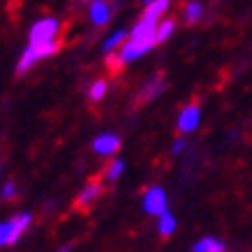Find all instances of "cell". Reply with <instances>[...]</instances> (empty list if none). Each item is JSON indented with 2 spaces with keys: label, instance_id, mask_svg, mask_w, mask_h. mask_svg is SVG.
Listing matches in <instances>:
<instances>
[{
  "label": "cell",
  "instance_id": "cell-1",
  "mask_svg": "<svg viewBox=\"0 0 252 252\" xmlns=\"http://www.w3.org/2000/svg\"><path fill=\"white\" fill-rule=\"evenodd\" d=\"M31 222H32V215L28 211H21V213H16L0 222V248L14 245L26 234V229L31 227Z\"/></svg>",
  "mask_w": 252,
  "mask_h": 252
},
{
  "label": "cell",
  "instance_id": "cell-2",
  "mask_svg": "<svg viewBox=\"0 0 252 252\" xmlns=\"http://www.w3.org/2000/svg\"><path fill=\"white\" fill-rule=\"evenodd\" d=\"M58 39L56 42H44V44H32V42H28V46L23 49L21 58H19V63H16V72L19 74H26L31 67H35L39 61H44V58H51V56L58 51Z\"/></svg>",
  "mask_w": 252,
  "mask_h": 252
},
{
  "label": "cell",
  "instance_id": "cell-3",
  "mask_svg": "<svg viewBox=\"0 0 252 252\" xmlns=\"http://www.w3.org/2000/svg\"><path fill=\"white\" fill-rule=\"evenodd\" d=\"M58 32H61V21L54 19V16H44V19H39V21L32 23L28 42H32V44L56 42V39H58Z\"/></svg>",
  "mask_w": 252,
  "mask_h": 252
},
{
  "label": "cell",
  "instance_id": "cell-4",
  "mask_svg": "<svg viewBox=\"0 0 252 252\" xmlns=\"http://www.w3.org/2000/svg\"><path fill=\"white\" fill-rule=\"evenodd\" d=\"M141 204H144V211H146V213L153 215V218H158V215H162L164 211H169L167 192H164V188H160V185H151V188L144 192Z\"/></svg>",
  "mask_w": 252,
  "mask_h": 252
},
{
  "label": "cell",
  "instance_id": "cell-5",
  "mask_svg": "<svg viewBox=\"0 0 252 252\" xmlns=\"http://www.w3.org/2000/svg\"><path fill=\"white\" fill-rule=\"evenodd\" d=\"M199 123H201V109L199 104H185L181 109V114L176 118V125H178V130L183 132V134H190L199 127Z\"/></svg>",
  "mask_w": 252,
  "mask_h": 252
},
{
  "label": "cell",
  "instance_id": "cell-6",
  "mask_svg": "<svg viewBox=\"0 0 252 252\" xmlns=\"http://www.w3.org/2000/svg\"><path fill=\"white\" fill-rule=\"evenodd\" d=\"M121 148V139L111 134V132H104V134H97L93 139V151L97 155H116V151Z\"/></svg>",
  "mask_w": 252,
  "mask_h": 252
},
{
  "label": "cell",
  "instance_id": "cell-7",
  "mask_svg": "<svg viewBox=\"0 0 252 252\" xmlns=\"http://www.w3.org/2000/svg\"><path fill=\"white\" fill-rule=\"evenodd\" d=\"M99 194H102V183H99V181H91V183L77 194V206L79 208L93 206V204L99 199Z\"/></svg>",
  "mask_w": 252,
  "mask_h": 252
},
{
  "label": "cell",
  "instance_id": "cell-8",
  "mask_svg": "<svg viewBox=\"0 0 252 252\" xmlns=\"http://www.w3.org/2000/svg\"><path fill=\"white\" fill-rule=\"evenodd\" d=\"M88 16H91L93 26H104L111 19V7H109L107 0H93L91 7H88Z\"/></svg>",
  "mask_w": 252,
  "mask_h": 252
},
{
  "label": "cell",
  "instance_id": "cell-9",
  "mask_svg": "<svg viewBox=\"0 0 252 252\" xmlns=\"http://www.w3.org/2000/svg\"><path fill=\"white\" fill-rule=\"evenodd\" d=\"M190 252H227V243L222 238L204 236L190 248Z\"/></svg>",
  "mask_w": 252,
  "mask_h": 252
},
{
  "label": "cell",
  "instance_id": "cell-10",
  "mask_svg": "<svg viewBox=\"0 0 252 252\" xmlns=\"http://www.w3.org/2000/svg\"><path fill=\"white\" fill-rule=\"evenodd\" d=\"M164 86H167L164 77H155V79H151V81H146L144 88H141V102H151V99H155L162 91H164Z\"/></svg>",
  "mask_w": 252,
  "mask_h": 252
},
{
  "label": "cell",
  "instance_id": "cell-11",
  "mask_svg": "<svg viewBox=\"0 0 252 252\" xmlns=\"http://www.w3.org/2000/svg\"><path fill=\"white\" fill-rule=\"evenodd\" d=\"M178 227V220H176V215L171 211H164L162 215H158V231H160V236H171Z\"/></svg>",
  "mask_w": 252,
  "mask_h": 252
},
{
  "label": "cell",
  "instance_id": "cell-12",
  "mask_svg": "<svg viewBox=\"0 0 252 252\" xmlns=\"http://www.w3.org/2000/svg\"><path fill=\"white\" fill-rule=\"evenodd\" d=\"M127 35H130V32H125V31H116V32H111V35H109V37L104 39V44H102L104 54H114L116 49H121L123 42L127 39Z\"/></svg>",
  "mask_w": 252,
  "mask_h": 252
},
{
  "label": "cell",
  "instance_id": "cell-13",
  "mask_svg": "<svg viewBox=\"0 0 252 252\" xmlns=\"http://www.w3.org/2000/svg\"><path fill=\"white\" fill-rule=\"evenodd\" d=\"M174 31H176V23L171 21V19H162V21L158 23V28H155V42H158V44L167 42Z\"/></svg>",
  "mask_w": 252,
  "mask_h": 252
},
{
  "label": "cell",
  "instance_id": "cell-14",
  "mask_svg": "<svg viewBox=\"0 0 252 252\" xmlns=\"http://www.w3.org/2000/svg\"><path fill=\"white\" fill-rule=\"evenodd\" d=\"M107 91H109L107 79H97V81H93L91 88H88V99H91V102H102L104 95H107Z\"/></svg>",
  "mask_w": 252,
  "mask_h": 252
},
{
  "label": "cell",
  "instance_id": "cell-15",
  "mask_svg": "<svg viewBox=\"0 0 252 252\" xmlns=\"http://www.w3.org/2000/svg\"><path fill=\"white\" fill-rule=\"evenodd\" d=\"M183 16H185V21L188 23H197V21H201V16H204V7L199 5L197 0H192V2L185 5Z\"/></svg>",
  "mask_w": 252,
  "mask_h": 252
},
{
  "label": "cell",
  "instance_id": "cell-16",
  "mask_svg": "<svg viewBox=\"0 0 252 252\" xmlns=\"http://www.w3.org/2000/svg\"><path fill=\"white\" fill-rule=\"evenodd\" d=\"M123 171H125V162L123 160H111V164H109L107 171H104V178H107L109 183H116V181L123 176Z\"/></svg>",
  "mask_w": 252,
  "mask_h": 252
},
{
  "label": "cell",
  "instance_id": "cell-17",
  "mask_svg": "<svg viewBox=\"0 0 252 252\" xmlns=\"http://www.w3.org/2000/svg\"><path fill=\"white\" fill-rule=\"evenodd\" d=\"M0 197L2 199H14L16 197V185L12 183V181H7V183L2 185V190H0Z\"/></svg>",
  "mask_w": 252,
  "mask_h": 252
},
{
  "label": "cell",
  "instance_id": "cell-18",
  "mask_svg": "<svg viewBox=\"0 0 252 252\" xmlns=\"http://www.w3.org/2000/svg\"><path fill=\"white\" fill-rule=\"evenodd\" d=\"M185 146H188V141H185L183 137H178V139L174 141V144H171V153H174V155L183 153V151H185Z\"/></svg>",
  "mask_w": 252,
  "mask_h": 252
},
{
  "label": "cell",
  "instance_id": "cell-19",
  "mask_svg": "<svg viewBox=\"0 0 252 252\" xmlns=\"http://www.w3.org/2000/svg\"><path fill=\"white\" fill-rule=\"evenodd\" d=\"M56 252H72V248H69V245H61Z\"/></svg>",
  "mask_w": 252,
  "mask_h": 252
},
{
  "label": "cell",
  "instance_id": "cell-20",
  "mask_svg": "<svg viewBox=\"0 0 252 252\" xmlns=\"http://www.w3.org/2000/svg\"><path fill=\"white\" fill-rule=\"evenodd\" d=\"M144 2H146V5H148V2H153V0H144Z\"/></svg>",
  "mask_w": 252,
  "mask_h": 252
}]
</instances>
